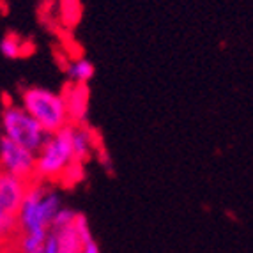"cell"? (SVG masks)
<instances>
[{"mask_svg":"<svg viewBox=\"0 0 253 253\" xmlns=\"http://www.w3.org/2000/svg\"><path fill=\"white\" fill-rule=\"evenodd\" d=\"M62 207L59 193L41 181H30L16 212L18 234L50 230L55 214Z\"/></svg>","mask_w":253,"mask_h":253,"instance_id":"1","label":"cell"},{"mask_svg":"<svg viewBox=\"0 0 253 253\" xmlns=\"http://www.w3.org/2000/svg\"><path fill=\"white\" fill-rule=\"evenodd\" d=\"M18 105L25 110L48 135L57 133L62 127L71 124L68 110H66L64 96L55 92V90L30 85V87H25L20 92V103Z\"/></svg>","mask_w":253,"mask_h":253,"instance_id":"2","label":"cell"},{"mask_svg":"<svg viewBox=\"0 0 253 253\" xmlns=\"http://www.w3.org/2000/svg\"><path fill=\"white\" fill-rule=\"evenodd\" d=\"M71 144V124L57 133L46 136L44 144L36 151V177L34 181L55 182L62 181L69 169L75 165Z\"/></svg>","mask_w":253,"mask_h":253,"instance_id":"3","label":"cell"},{"mask_svg":"<svg viewBox=\"0 0 253 253\" xmlns=\"http://www.w3.org/2000/svg\"><path fill=\"white\" fill-rule=\"evenodd\" d=\"M0 136L36 152L44 144L48 133L18 103L7 101L0 112Z\"/></svg>","mask_w":253,"mask_h":253,"instance_id":"4","label":"cell"},{"mask_svg":"<svg viewBox=\"0 0 253 253\" xmlns=\"http://www.w3.org/2000/svg\"><path fill=\"white\" fill-rule=\"evenodd\" d=\"M0 172L11 173L25 181L36 177V152L0 136Z\"/></svg>","mask_w":253,"mask_h":253,"instance_id":"5","label":"cell"},{"mask_svg":"<svg viewBox=\"0 0 253 253\" xmlns=\"http://www.w3.org/2000/svg\"><path fill=\"white\" fill-rule=\"evenodd\" d=\"M30 182L11 173L0 172V207L7 214L16 216Z\"/></svg>","mask_w":253,"mask_h":253,"instance_id":"6","label":"cell"},{"mask_svg":"<svg viewBox=\"0 0 253 253\" xmlns=\"http://www.w3.org/2000/svg\"><path fill=\"white\" fill-rule=\"evenodd\" d=\"M71 124H84L89 110V89L87 85H69L62 94Z\"/></svg>","mask_w":253,"mask_h":253,"instance_id":"7","label":"cell"},{"mask_svg":"<svg viewBox=\"0 0 253 253\" xmlns=\"http://www.w3.org/2000/svg\"><path fill=\"white\" fill-rule=\"evenodd\" d=\"M71 144L76 163L84 165L94 154L96 136L85 124H71Z\"/></svg>","mask_w":253,"mask_h":253,"instance_id":"8","label":"cell"},{"mask_svg":"<svg viewBox=\"0 0 253 253\" xmlns=\"http://www.w3.org/2000/svg\"><path fill=\"white\" fill-rule=\"evenodd\" d=\"M96 68L89 59L78 57V59L71 60L66 68V75H68L69 85H87L92 80Z\"/></svg>","mask_w":253,"mask_h":253,"instance_id":"9","label":"cell"},{"mask_svg":"<svg viewBox=\"0 0 253 253\" xmlns=\"http://www.w3.org/2000/svg\"><path fill=\"white\" fill-rule=\"evenodd\" d=\"M59 241V253H80L82 252V241L76 234L75 227L68 225V227L60 228H51Z\"/></svg>","mask_w":253,"mask_h":253,"instance_id":"10","label":"cell"},{"mask_svg":"<svg viewBox=\"0 0 253 253\" xmlns=\"http://www.w3.org/2000/svg\"><path fill=\"white\" fill-rule=\"evenodd\" d=\"M50 230H38V232H21L18 237V250L20 253H41L42 243Z\"/></svg>","mask_w":253,"mask_h":253,"instance_id":"11","label":"cell"},{"mask_svg":"<svg viewBox=\"0 0 253 253\" xmlns=\"http://www.w3.org/2000/svg\"><path fill=\"white\" fill-rule=\"evenodd\" d=\"M18 234V225H16V216L7 214V212L0 207V252L4 250V246L9 241H13L14 236Z\"/></svg>","mask_w":253,"mask_h":253,"instance_id":"12","label":"cell"},{"mask_svg":"<svg viewBox=\"0 0 253 253\" xmlns=\"http://www.w3.org/2000/svg\"><path fill=\"white\" fill-rule=\"evenodd\" d=\"M0 53L4 55L5 59H20L25 55V41H21L18 36L9 34L0 41Z\"/></svg>","mask_w":253,"mask_h":253,"instance_id":"13","label":"cell"},{"mask_svg":"<svg viewBox=\"0 0 253 253\" xmlns=\"http://www.w3.org/2000/svg\"><path fill=\"white\" fill-rule=\"evenodd\" d=\"M76 214L78 212H75L73 209H69V207H60L59 212L55 214L53 221H51V228H60V227H68V225H73V221H75Z\"/></svg>","mask_w":253,"mask_h":253,"instance_id":"14","label":"cell"},{"mask_svg":"<svg viewBox=\"0 0 253 253\" xmlns=\"http://www.w3.org/2000/svg\"><path fill=\"white\" fill-rule=\"evenodd\" d=\"M41 253H59V241H57V236L50 228V232L46 234V239L42 243V252Z\"/></svg>","mask_w":253,"mask_h":253,"instance_id":"15","label":"cell"},{"mask_svg":"<svg viewBox=\"0 0 253 253\" xmlns=\"http://www.w3.org/2000/svg\"><path fill=\"white\" fill-rule=\"evenodd\" d=\"M80 253H101V252H99V246H97L96 239H92V241H89V243H85V245L82 246Z\"/></svg>","mask_w":253,"mask_h":253,"instance_id":"16","label":"cell"}]
</instances>
